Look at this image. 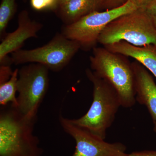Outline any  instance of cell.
Returning a JSON list of instances; mask_svg holds the SVG:
<instances>
[{"label": "cell", "mask_w": 156, "mask_h": 156, "mask_svg": "<svg viewBox=\"0 0 156 156\" xmlns=\"http://www.w3.org/2000/svg\"><path fill=\"white\" fill-rule=\"evenodd\" d=\"M104 47L114 53L134 58L156 78V46L148 45L136 47L128 42L121 41Z\"/></svg>", "instance_id": "11"}, {"label": "cell", "mask_w": 156, "mask_h": 156, "mask_svg": "<svg viewBox=\"0 0 156 156\" xmlns=\"http://www.w3.org/2000/svg\"><path fill=\"white\" fill-rule=\"evenodd\" d=\"M37 119H28L11 106L0 113V156H41L40 140L34 134Z\"/></svg>", "instance_id": "3"}, {"label": "cell", "mask_w": 156, "mask_h": 156, "mask_svg": "<svg viewBox=\"0 0 156 156\" xmlns=\"http://www.w3.org/2000/svg\"><path fill=\"white\" fill-rule=\"evenodd\" d=\"M121 41L136 47L156 46V29L145 9L138 8L110 23L98 43L105 46Z\"/></svg>", "instance_id": "4"}, {"label": "cell", "mask_w": 156, "mask_h": 156, "mask_svg": "<svg viewBox=\"0 0 156 156\" xmlns=\"http://www.w3.org/2000/svg\"><path fill=\"white\" fill-rule=\"evenodd\" d=\"M80 49L78 42L57 33L46 44L31 50L20 49L11 53L10 58L16 65L39 63L57 72L68 65Z\"/></svg>", "instance_id": "5"}, {"label": "cell", "mask_w": 156, "mask_h": 156, "mask_svg": "<svg viewBox=\"0 0 156 156\" xmlns=\"http://www.w3.org/2000/svg\"><path fill=\"white\" fill-rule=\"evenodd\" d=\"M31 7L34 10L56 12L59 7L58 0H30Z\"/></svg>", "instance_id": "15"}, {"label": "cell", "mask_w": 156, "mask_h": 156, "mask_svg": "<svg viewBox=\"0 0 156 156\" xmlns=\"http://www.w3.org/2000/svg\"><path fill=\"white\" fill-rule=\"evenodd\" d=\"M18 72V69H14L13 74L9 80L0 84V105L2 106H6L10 103L13 107L17 108L16 93L17 92Z\"/></svg>", "instance_id": "13"}, {"label": "cell", "mask_w": 156, "mask_h": 156, "mask_svg": "<svg viewBox=\"0 0 156 156\" xmlns=\"http://www.w3.org/2000/svg\"><path fill=\"white\" fill-rule=\"evenodd\" d=\"M128 0H101V6L106 7L107 10L115 9L122 5Z\"/></svg>", "instance_id": "18"}, {"label": "cell", "mask_w": 156, "mask_h": 156, "mask_svg": "<svg viewBox=\"0 0 156 156\" xmlns=\"http://www.w3.org/2000/svg\"><path fill=\"white\" fill-rule=\"evenodd\" d=\"M49 71L37 63H28L19 69L16 108L28 119H37L39 108L49 88Z\"/></svg>", "instance_id": "7"}, {"label": "cell", "mask_w": 156, "mask_h": 156, "mask_svg": "<svg viewBox=\"0 0 156 156\" xmlns=\"http://www.w3.org/2000/svg\"><path fill=\"white\" fill-rule=\"evenodd\" d=\"M144 9H145L156 29V0L151 2Z\"/></svg>", "instance_id": "17"}, {"label": "cell", "mask_w": 156, "mask_h": 156, "mask_svg": "<svg viewBox=\"0 0 156 156\" xmlns=\"http://www.w3.org/2000/svg\"><path fill=\"white\" fill-rule=\"evenodd\" d=\"M16 0H2L0 5V36H5L6 28L17 11Z\"/></svg>", "instance_id": "14"}, {"label": "cell", "mask_w": 156, "mask_h": 156, "mask_svg": "<svg viewBox=\"0 0 156 156\" xmlns=\"http://www.w3.org/2000/svg\"><path fill=\"white\" fill-rule=\"evenodd\" d=\"M127 156H156V151H144L127 154Z\"/></svg>", "instance_id": "19"}, {"label": "cell", "mask_w": 156, "mask_h": 156, "mask_svg": "<svg viewBox=\"0 0 156 156\" xmlns=\"http://www.w3.org/2000/svg\"><path fill=\"white\" fill-rule=\"evenodd\" d=\"M138 9L128 0L118 8L102 12L94 11L73 23L64 25L61 33L67 38L78 42L81 49L85 51L92 50L98 43L101 34L110 23Z\"/></svg>", "instance_id": "6"}, {"label": "cell", "mask_w": 156, "mask_h": 156, "mask_svg": "<svg viewBox=\"0 0 156 156\" xmlns=\"http://www.w3.org/2000/svg\"><path fill=\"white\" fill-rule=\"evenodd\" d=\"M154 131L156 133V125H154Z\"/></svg>", "instance_id": "22"}, {"label": "cell", "mask_w": 156, "mask_h": 156, "mask_svg": "<svg viewBox=\"0 0 156 156\" xmlns=\"http://www.w3.org/2000/svg\"><path fill=\"white\" fill-rule=\"evenodd\" d=\"M100 6L101 0H70L59 6L55 12L64 25H68L97 11Z\"/></svg>", "instance_id": "12"}, {"label": "cell", "mask_w": 156, "mask_h": 156, "mask_svg": "<svg viewBox=\"0 0 156 156\" xmlns=\"http://www.w3.org/2000/svg\"><path fill=\"white\" fill-rule=\"evenodd\" d=\"M70 0H58V2H59V6L61 5H62L65 4V3L67 2H69Z\"/></svg>", "instance_id": "21"}, {"label": "cell", "mask_w": 156, "mask_h": 156, "mask_svg": "<svg viewBox=\"0 0 156 156\" xmlns=\"http://www.w3.org/2000/svg\"><path fill=\"white\" fill-rule=\"evenodd\" d=\"M135 80L136 99L145 105L156 125V84L147 69L138 62H131Z\"/></svg>", "instance_id": "10"}, {"label": "cell", "mask_w": 156, "mask_h": 156, "mask_svg": "<svg viewBox=\"0 0 156 156\" xmlns=\"http://www.w3.org/2000/svg\"><path fill=\"white\" fill-rule=\"evenodd\" d=\"M59 121L64 131L75 140L72 156H127L126 147L121 143H110L100 139L59 115Z\"/></svg>", "instance_id": "8"}, {"label": "cell", "mask_w": 156, "mask_h": 156, "mask_svg": "<svg viewBox=\"0 0 156 156\" xmlns=\"http://www.w3.org/2000/svg\"><path fill=\"white\" fill-rule=\"evenodd\" d=\"M127 57L105 47H95L89 60L93 73L110 84L119 94L122 106L129 108L136 99L134 71Z\"/></svg>", "instance_id": "2"}, {"label": "cell", "mask_w": 156, "mask_h": 156, "mask_svg": "<svg viewBox=\"0 0 156 156\" xmlns=\"http://www.w3.org/2000/svg\"><path fill=\"white\" fill-rule=\"evenodd\" d=\"M43 24L30 17L28 11L23 10L18 17V27L16 30L5 36L0 44V64H12L8 55L20 50L24 42L30 38H37L38 33Z\"/></svg>", "instance_id": "9"}, {"label": "cell", "mask_w": 156, "mask_h": 156, "mask_svg": "<svg viewBox=\"0 0 156 156\" xmlns=\"http://www.w3.org/2000/svg\"><path fill=\"white\" fill-rule=\"evenodd\" d=\"M86 75L93 84V101L87 113L81 118L70 119L73 124L105 140L118 110L122 106L119 94L105 80L87 69Z\"/></svg>", "instance_id": "1"}, {"label": "cell", "mask_w": 156, "mask_h": 156, "mask_svg": "<svg viewBox=\"0 0 156 156\" xmlns=\"http://www.w3.org/2000/svg\"><path fill=\"white\" fill-rule=\"evenodd\" d=\"M14 71L10 65H1L0 66V84L9 80L13 74Z\"/></svg>", "instance_id": "16"}, {"label": "cell", "mask_w": 156, "mask_h": 156, "mask_svg": "<svg viewBox=\"0 0 156 156\" xmlns=\"http://www.w3.org/2000/svg\"><path fill=\"white\" fill-rule=\"evenodd\" d=\"M138 8H144L154 0H130Z\"/></svg>", "instance_id": "20"}]
</instances>
